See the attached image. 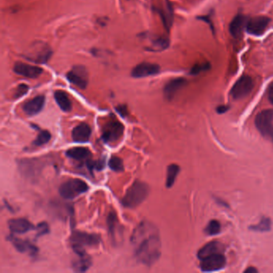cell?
<instances>
[{
  "instance_id": "cell-22",
  "label": "cell",
  "mask_w": 273,
  "mask_h": 273,
  "mask_svg": "<svg viewBox=\"0 0 273 273\" xmlns=\"http://www.w3.org/2000/svg\"><path fill=\"white\" fill-rule=\"evenodd\" d=\"M224 250V246L220 242L213 241L204 245L198 253V257L202 260V259L206 258L207 256H211V255L217 254V253H222V251Z\"/></svg>"
},
{
  "instance_id": "cell-36",
  "label": "cell",
  "mask_w": 273,
  "mask_h": 273,
  "mask_svg": "<svg viewBox=\"0 0 273 273\" xmlns=\"http://www.w3.org/2000/svg\"><path fill=\"white\" fill-rule=\"evenodd\" d=\"M228 106H219L217 108V111L219 114H223L225 112V111H228Z\"/></svg>"
},
{
  "instance_id": "cell-29",
  "label": "cell",
  "mask_w": 273,
  "mask_h": 273,
  "mask_svg": "<svg viewBox=\"0 0 273 273\" xmlns=\"http://www.w3.org/2000/svg\"><path fill=\"white\" fill-rule=\"evenodd\" d=\"M51 135L48 131H40L36 140L33 142L35 146H42L48 143L51 140Z\"/></svg>"
},
{
  "instance_id": "cell-33",
  "label": "cell",
  "mask_w": 273,
  "mask_h": 273,
  "mask_svg": "<svg viewBox=\"0 0 273 273\" xmlns=\"http://www.w3.org/2000/svg\"><path fill=\"white\" fill-rule=\"evenodd\" d=\"M29 87L27 85L23 84H23L19 85L17 88H16V90H15V96H14V97H15V99L21 98L22 96H24V95H26V93H27Z\"/></svg>"
},
{
  "instance_id": "cell-16",
  "label": "cell",
  "mask_w": 273,
  "mask_h": 273,
  "mask_svg": "<svg viewBox=\"0 0 273 273\" xmlns=\"http://www.w3.org/2000/svg\"><path fill=\"white\" fill-rule=\"evenodd\" d=\"M108 232L111 236L112 242L116 244L119 242V239L122 236V228L119 224V220L117 217L116 213L115 211H111L108 217Z\"/></svg>"
},
{
  "instance_id": "cell-24",
  "label": "cell",
  "mask_w": 273,
  "mask_h": 273,
  "mask_svg": "<svg viewBox=\"0 0 273 273\" xmlns=\"http://www.w3.org/2000/svg\"><path fill=\"white\" fill-rule=\"evenodd\" d=\"M54 97L57 104L62 111L69 112L72 110V102L66 93L60 90H56L54 94Z\"/></svg>"
},
{
  "instance_id": "cell-8",
  "label": "cell",
  "mask_w": 273,
  "mask_h": 273,
  "mask_svg": "<svg viewBox=\"0 0 273 273\" xmlns=\"http://www.w3.org/2000/svg\"><path fill=\"white\" fill-rule=\"evenodd\" d=\"M44 164L39 159H26L19 162L21 173L29 179L38 177Z\"/></svg>"
},
{
  "instance_id": "cell-30",
  "label": "cell",
  "mask_w": 273,
  "mask_h": 273,
  "mask_svg": "<svg viewBox=\"0 0 273 273\" xmlns=\"http://www.w3.org/2000/svg\"><path fill=\"white\" fill-rule=\"evenodd\" d=\"M110 168L113 170L114 172H123L125 170L124 163L120 158L117 157H111L108 163Z\"/></svg>"
},
{
  "instance_id": "cell-14",
  "label": "cell",
  "mask_w": 273,
  "mask_h": 273,
  "mask_svg": "<svg viewBox=\"0 0 273 273\" xmlns=\"http://www.w3.org/2000/svg\"><path fill=\"white\" fill-rule=\"evenodd\" d=\"M160 68L158 64L151 63H141L133 68L132 76L135 78H144L155 76L160 73Z\"/></svg>"
},
{
  "instance_id": "cell-3",
  "label": "cell",
  "mask_w": 273,
  "mask_h": 273,
  "mask_svg": "<svg viewBox=\"0 0 273 273\" xmlns=\"http://www.w3.org/2000/svg\"><path fill=\"white\" fill-rule=\"evenodd\" d=\"M88 185L79 179H68L59 187V194L66 200H73L88 190Z\"/></svg>"
},
{
  "instance_id": "cell-4",
  "label": "cell",
  "mask_w": 273,
  "mask_h": 273,
  "mask_svg": "<svg viewBox=\"0 0 273 273\" xmlns=\"http://www.w3.org/2000/svg\"><path fill=\"white\" fill-rule=\"evenodd\" d=\"M255 125L262 136L273 143V110L260 111L256 115Z\"/></svg>"
},
{
  "instance_id": "cell-5",
  "label": "cell",
  "mask_w": 273,
  "mask_h": 273,
  "mask_svg": "<svg viewBox=\"0 0 273 273\" xmlns=\"http://www.w3.org/2000/svg\"><path fill=\"white\" fill-rule=\"evenodd\" d=\"M52 51L51 47L43 42H36L25 52V58L36 64H44L49 59Z\"/></svg>"
},
{
  "instance_id": "cell-17",
  "label": "cell",
  "mask_w": 273,
  "mask_h": 273,
  "mask_svg": "<svg viewBox=\"0 0 273 273\" xmlns=\"http://www.w3.org/2000/svg\"><path fill=\"white\" fill-rule=\"evenodd\" d=\"M44 104H45L44 96H36L35 98L25 103L23 109L26 115H36L40 113L44 108Z\"/></svg>"
},
{
  "instance_id": "cell-19",
  "label": "cell",
  "mask_w": 273,
  "mask_h": 273,
  "mask_svg": "<svg viewBox=\"0 0 273 273\" xmlns=\"http://www.w3.org/2000/svg\"><path fill=\"white\" fill-rule=\"evenodd\" d=\"M186 83V79H183V78L172 79L171 81L168 82L165 85L164 89V96H165L166 99H168V100H172L175 94L182 87H185Z\"/></svg>"
},
{
  "instance_id": "cell-38",
  "label": "cell",
  "mask_w": 273,
  "mask_h": 273,
  "mask_svg": "<svg viewBox=\"0 0 273 273\" xmlns=\"http://www.w3.org/2000/svg\"><path fill=\"white\" fill-rule=\"evenodd\" d=\"M257 269H256L255 267H249L248 269L245 270V272L246 273H256L257 272Z\"/></svg>"
},
{
  "instance_id": "cell-35",
  "label": "cell",
  "mask_w": 273,
  "mask_h": 273,
  "mask_svg": "<svg viewBox=\"0 0 273 273\" xmlns=\"http://www.w3.org/2000/svg\"><path fill=\"white\" fill-rule=\"evenodd\" d=\"M267 96H268V100H269L271 104L273 105V83L270 85L268 92H267Z\"/></svg>"
},
{
  "instance_id": "cell-12",
  "label": "cell",
  "mask_w": 273,
  "mask_h": 273,
  "mask_svg": "<svg viewBox=\"0 0 273 273\" xmlns=\"http://www.w3.org/2000/svg\"><path fill=\"white\" fill-rule=\"evenodd\" d=\"M14 72L19 76L29 79H36L40 77L44 70L38 66L30 65L23 62H18L14 66Z\"/></svg>"
},
{
  "instance_id": "cell-7",
  "label": "cell",
  "mask_w": 273,
  "mask_h": 273,
  "mask_svg": "<svg viewBox=\"0 0 273 273\" xmlns=\"http://www.w3.org/2000/svg\"><path fill=\"white\" fill-rule=\"evenodd\" d=\"M70 239L72 248L96 246L101 241L100 235L80 232V231H75V232H72Z\"/></svg>"
},
{
  "instance_id": "cell-25",
  "label": "cell",
  "mask_w": 273,
  "mask_h": 273,
  "mask_svg": "<svg viewBox=\"0 0 273 273\" xmlns=\"http://www.w3.org/2000/svg\"><path fill=\"white\" fill-rule=\"evenodd\" d=\"M66 155L69 158L82 161L90 157V151L86 147H73V148L68 149L66 151Z\"/></svg>"
},
{
  "instance_id": "cell-32",
  "label": "cell",
  "mask_w": 273,
  "mask_h": 273,
  "mask_svg": "<svg viewBox=\"0 0 273 273\" xmlns=\"http://www.w3.org/2000/svg\"><path fill=\"white\" fill-rule=\"evenodd\" d=\"M36 232H37L36 237H40L42 235L49 233L50 232L49 226L46 222H42L39 224L36 227Z\"/></svg>"
},
{
  "instance_id": "cell-34",
  "label": "cell",
  "mask_w": 273,
  "mask_h": 273,
  "mask_svg": "<svg viewBox=\"0 0 273 273\" xmlns=\"http://www.w3.org/2000/svg\"><path fill=\"white\" fill-rule=\"evenodd\" d=\"M207 68H208V65L207 64H197V65H195L193 68H192V73H200L202 71L207 70Z\"/></svg>"
},
{
  "instance_id": "cell-1",
  "label": "cell",
  "mask_w": 273,
  "mask_h": 273,
  "mask_svg": "<svg viewBox=\"0 0 273 273\" xmlns=\"http://www.w3.org/2000/svg\"><path fill=\"white\" fill-rule=\"evenodd\" d=\"M134 253L138 261L151 266L160 258L161 241L157 227L149 221L138 224L131 237Z\"/></svg>"
},
{
  "instance_id": "cell-13",
  "label": "cell",
  "mask_w": 273,
  "mask_h": 273,
  "mask_svg": "<svg viewBox=\"0 0 273 273\" xmlns=\"http://www.w3.org/2000/svg\"><path fill=\"white\" fill-rule=\"evenodd\" d=\"M270 19L265 16H256L247 22L248 32L253 36H261L269 24Z\"/></svg>"
},
{
  "instance_id": "cell-11",
  "label": "cell",
  "mask_w": 273,
  "mask_h": 273,
  "mask_svg": "<svg viewBox=\"0 0 273 273\" xmlns=\"http://www.w3.org/2000/svg\"><path fill=\"white\" fill-rule=\"evenodd\" d=\"M226 265V258L222 253L211 255L202 259L200 268L203 271H215L222 269Z\"/></svg>"
},
{
  "instance_id": "cell-31",
  "label": "cell",
  "mask_w": 273,
  "mask_h": 273,
  "mask_svg": "<svg viewBox=\"0 0 273 273\" xmlns=\"http://www.w3.org/2000/svg\"><path fill=\"white\" fill-rule=\"evenodd\" d=\"M221 226L219 221H211L205 228V232L207 235H214L221 232Z\"/></svg>"
},
{
  "instance_id": "cell-15",
  "label": "cell",
  "mask_w": 273,
  "mask_h": 273,
  "mask_svg": "<svg viewBox=\"0 0 273 273\" xmlns=\"http://www.w3.org/2000/svg\"><path fill=\"white\" fill-rule=\"evenodd\" d=\"M8 240L13 245L14 247L22 253H27L30 256H36L38 253L39 249L33 244L26 239L16 237L11 235L8 237Z\"/></svg>"
},
{
  "instance_id": "cell-27",
  "label": "cell",
  "mask_w": 273,
  "mask_h": 273,
  "mask_svg": "<svg viewBox=\"0 0 273 273\" xmlns=\"http://www.w3.org/2000/svg\"><path fill=\"white\" fill-rule=\"evenodd\" d=\"M271 222L270 221V219L267 218V217H263L258 224L251 226L250 229L256 231V232H267V231H269L271 229Z\"/></svg>"
},
{
  "instance_id": "cell-2",
  "label": "cell",
  "mask_w": 273,
  "mask_h": 273,
  "mask_svg": "<svg viewBox=\"0 0 273 273\" xmlns=\"http://www.w3.org/2000/svg\"><path fill=\"white\" fill-rule=\"evenodd\" d=\"M150 189L142 181L136 180L127 190L123 198L122 204L128 208H136L147 199Z\"/></svg>"
},
{
  "instance_id": "cell-10",
  "label": "cell",
  "mask_w": 273,
  "mask_h": 273,
  "mask_svg": "<svg viewBox=\"0 0 273 273\" xmlns=\"http://www.w3.org/2000/svg\"><path fill=\"white\" fill-rule=\"evenodd\" d=\"M68 81L80 89H85L88 84V72L84 66L77 65L74 67L70 72L67 74Z\"/></svg>"
},
{
  "instance_id": "cell-26",
  "label": "cell",
  "mask_w": 273,
  "mask_h": 273,
  "mask_svg": "<svg viewBox=\"0 0 273 273\" xmlns=\"http://www.w3.org/2000/svg\"><path fill=\"white\" fill-rule=\"evenodd\" d=\"M179 172V167L177 164H171L168 166V171H167V180H166L167 188H172L173 186Z\"/></svg>"
},
{
  "instance_id": "cell-37",
  "label": "cell",
  "mask_w": 273,
  "mask_h": 273,
  "mask_svg": "<svg viewBox=\"0 0 273 273\" xmlns=\"http://www.w3.org/2000/svg\"><path fill=\"white\" fill-rule=\"evenodd\" d=\"M117 111H119V113L121 114L122 115H125V114H127V110L126 108L125 107H124V106H120V107H119V108H117Z\"/></svg>"
},
{
  "instance_id": "cell-6",
  "label": "cell",
  "mask_w": 273,
  "mask_h": 273,
  "mask_svg": "<svg viewBox=\"0 0 273 273\" xmlns=\"http://www.w3.org/2000/svg\"><path fill=\"white\" fill-rule=\"evenodd\" d=\"M124 132L125 127L119 121L111 119L103 128L102 138L106 143H115L122 137Z\"/></svg>"
},
{
  "instance_id": "cell-18",
  "label": "cell",
  "mask_w": 273,
  "mask_h": 273,
  "mask_svg": "<svg viewBox=\"0 0 273 273\" xmlns=\"http://www.w3.org/2000/svg\"><path fill=\"white\" fill-rule=\"evenodd\" d=\"M8 225L13 234H24L31 230L36 229L30 221L23 218L12 219L9 221Z\"/></svg>"
},
{
  "instance_id": "cell-9",
  "label": "cell",
  "mask_w": 273,
  "mask_h": 273,
  "mask_svg": "<svg viewBox=\"0 0 273 273\" xmlns=\"http://www.w3.org/2000/svg\"><path fill=\"white\" fill-rule=\"evenodd\" d=\"M253 89V79L250 76H243L233 85L231 90V95L234 100H240L249 96Z\"/></svg>"
},
{
  "instance_id": "cell-23",
  "label": "cell",
  "mask_w": 273,
  "mask_h": 273,
  "mask_svg": "<svg viewBox=\"0 0 273 273\" xmlns=\"http://www.w3.org/2000/svg\"><path fill=\"white\" fill-rule=\"evenodd\" d=\"M77 255L78 258L72 262V268L77 272L87 271L92 265V259L86 253Z\"/></svg>"
},
{
  "instance_id": "cell-28",
  "label": "cell",
  "mask_w": 273,
  "mask_h": 273,
  "mask_svg": "<svg viewBox=\"0 0 273 273\" xmlns=\"http://www.w3.org/2000/svg\"><path fill=\"white\" fill-rule=\"evenodd\" d=\"M168 47V40L165 38H159L154 40L153 44L149 47V51H163Z\"/></svg>"
},
{
  "instance_id": "cell-20",
  "label": "cell",
  "mask_w": 273,
  "mask_h": 273,
  "mask_svg": "<svg viewBox=\"0 0 273 273\" xmlns=\"http://www.w3.org/2000/svg\"><path fill=\"white\" fill-rule=\"evenodd\" d=\"M92 129L87 124H81L74 128L72 132V140L77 143H85L90 139Z\"/></svg>"
},
{
  "instance_id": "cell-21",
  "label": "cell",
  "mask_w": 273,
  "mask_h": 273,
  "mask_svg": "<svg viewBox=\"0 0 273 273\" xmlns=\"http://www.w3.org/2000/svg\"><path fill=\"white\" fill-rule=\"evenodd\" d=\"M247 19L243 15H238L230 24V33L235 38H239L243 35L244 29L247 26Z\"/></svg>"
}]
</instances>
